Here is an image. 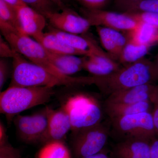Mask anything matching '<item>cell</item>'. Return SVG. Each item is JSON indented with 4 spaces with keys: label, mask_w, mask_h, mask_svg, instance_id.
Listing matches in <instances>:
<instances>
[{
    "label": "cell",
    "mask_w": 158,
    "mask_h": 158,
    "mask_svg": "<svg viewBox=\"0 0 158 158\" xmlns=\"http://www.w3.org/2000/svg\"><path fill=\"white\" fill-rule=\"evenodd\" d=\"M129 1H139V0H129Z\"/></svg>",
    "instance_id": "obj_40"
},
{
    "label": "cell",
    "mask_w": 158,
    "mask_h": 158,
    "mask_svg": "<svg viewBox=\"0 0 158 158\" xmlns=\"http://www.w3.org/2000/svg\"><path fill=\"white\" fill-rule=\"evenodd\" d=\"M8 141L6 130L5 125L2 121L0 123V144Z\"/></svg>",
    "instance_id": "obj_34"
},
{
    "label": "cell",
    "mask_w": 158,
    "mask_h": 158,
    "mask_svg": "<svg viewBox=\"0 0 158 158\" xmlns=\"http://www.w3.org/2000/svg\"><path fill=\"white\" fill-rule=\"evenodd\" d=\"M0 27L12 28L21 33L16 8L3 0H0Z\"/></svg>",
    "instance_id": "obj_25"
},
{
    "label": "cell",
    "mask_w": 158,
    "mask_h": 158,
    "mask_svg": "<svg viewBox=\"0 0 158 158\" xmlns=\"http://www.w3.org/2000/svg\"><path fill=\"white\" fill-rule=\"evenodd\" d=\"M151 46L148 44H139L128 39L118 61L124 66L137 62L144 58Z\"/></svg>",
    "instance_id": "obj_21"
},
{
    "label": "cell",
    "mask_w": 158,
    "mask_h": 158,
    "mask_svg": "<svg viewBox=\"0 0 158 158\" xmlns=\"http://www.w3.org/2000/svg\"><path fill=\"white\" fill-rule=\"evenodd\" d=\"M57 4L61 7L62 9L65 7H67V6L69 4L70 0H55Z\"/></svg>",
    "instance_id": "obj_38"
},
{
    "label": "cell",
    "mask_w": 158,
    "mask_h": 158,
    "mask_svg": "<svg viewBox=\"0 0 158 158\" xmlns=\"http://www.w3.org/2000/svg\"><path fill=\"white\" fill-rule=\"evenodd\" d=\"M150 141L127 138L116 144L113 149L116 158H150Z\"/></svg>",
    "instance_id": "obj_15"
},
{
    "label": "cell",
    "mask_w": 158,
    "mask_h": 158,
    "mask_svg": "<svg viewBox=\"0 0 158 158\" xmlns=\"http://www.w3.org/2000/svg\"><path fill=\"white\" fill-rule=\"evenodd\" d=\"M115 5L123 12L141 11L158 14V0H115Z\"/></svg>",
    "instance_id": "obj_22"
},
{
    "label": "cell",
    "mask_w": 158,
    "mask_h": 158,
    "mask_svg": "<svg viewBox=\"0 0 158 158\" xmlns=\"http://www.w3.org/2000/svg\"><path fill=\"white\" fill-rule=\"evenodd\" d=\"M150 103L149 101L135 103L106 102V111L113 119L137 113L149 112Z\"/></svg>",
    "instance_id": "obj_20"
},
{
    "label": "cell",
    "mask_w": 158,
    "mask_h": 158,
    "mask_svg": "<svg viewBox=\"0 0 158 158\" xmlns=\"http://www.w3.org/2000/svg\"><path fill=\"white\" fill-rule=\"evenodd\" d=\"M62 106L70 118L72 135L101 123L100 106L96 99L90 95L85 94L72 95Z\"/></svg>",
    "instance_id": "obj_4"
},
{
    "label": "cell",
    "mask_w": 158,
    "mask_h": 158,
    "mask_svg": "<svg viewBox=\"0 0 158 158\" xmlns=\"http://www.w3.org/2000/svg\"><path fill=\"white\" fill-rule=\"evenodd\" d=\"M47 107V128L40 143L44 144L50 141H64L69 132L71 131V123L69 116L62 106L56 110L49 107Z\"/></svg>",
    "instance_id": "obj_11"
},
{
    "label": "cell",
    "mask_w": 158,
    "mask_h": 158,
    "mask_svg": "<svg viewBox=\"0 0 158 158\" xmlns=\"http://www.w3.org/2000/svg\"><path fill=\"white\" fill-rule=\"evenodd\" d=\"M3 1L15 8H17L19 6L24 4L21 0H3Z\"/></svg>",
    "instance_id": "obj_36"
},
{
    "label": "cell",
    "mask_w": 158,
    "mask_h": 158,
    "mask_svg": "<svg viewBox=\"0 0 158 158\" xmlns=\"http://www.w3.org/2000/svg\"><path fill=\"white\" fill-rule=\"evenodd\" d=\"M83 158H110V157L106 153L102 151L96 154L88 156Z\"/></svg>",
    "instance_id": "obj_37"
},
{
    "label": "cell",
    "mask_w": 158,
    "mask_h": 158,
    "mask_svg": "<svg viewBox=\"0 0 158 158\" xmlns=\"http://www.w3.org/2000/svg\"><path fill=\"white\" fill-rule=\"evenodd\" d=\"M54 88L49 87H9L0 94V112L8 124L20 113L45 104L54 95Z\"/></svg>",
    "instance_id": "obj_3"
},
{
    "label": "cell",
    "mask_w": 158,
    "mask_h": 158,
    "mask_svg": "<svg viewBox=\"0 0 158 158\" xmlns=\"http://www.w3.org/2000/svg\"><path fill=\"white\" fill-rule=\"evenodd\" d=\"M37 158H71V154L64 141H52L44 144Z\"/></svg>",
    "instance_id": "obj_24"
},
{
    "label": "cell",
    "mask_w": 158,
    "mask_h": 158,
    "mask_svg": "<svg viewBox=\"0 0 158 158\" xmlns=\"http://www.w3.org/2000/svg\"><path fill=\"white\" fill-rule=\"evenodd\" d=\"M46 18L51 27L71 34H86L91 27L88 20L69 7L48 15Z\"/></svg>",
    "instance_id": "obj_10"
},
{
    "label": "cell",
    "mask_w": 158,
    "mask_h": 158,
    "mask_svg": "<svg viewBox=\"0 0 158 158\" xmlns=\"http://www.w3.org/2000/svg\"><path fill=\"white\" fill-rule=\"evenodd\" d=\"M155 86L152 83H148L115 92L109 95L106 102L135 103L150 101V98Z\"/></svg>",
    "instance_id": "obj_16"
},
{
    "label": "cell",
    "mask_w": 158,
    "mask_h": 158,
    "mask_svg": "<svg viewBox=\"0 0 158 158\" xmlns=\"http://www.w3.org/2000/svg\"><path fill=\"white\" fill-rule=\"evenodd\" d=\"M94 77V85L108 96L115 92L155 81L152 61L144 58L121 67L109 75Z\"/></svg>",
    "instance_id": "obj_2"
},
{
    "label": "cell",
    "mask_w": 158,
    "mask_h": 158,
    "mask_svg": "<svg viewBox=\"0 0 158 158\" xmlns=\"http://www.w3.org/2000/svg\"><path fill=\"white\" fill-rule=\"evenodd\" d=\"M10 68L8 61L5 58L0 60V90L3 88L9 77Z\"/></svg>",
    "instance_id": "obj_30"
},
{
    "label": "cell",
    "mask_w": 158,
    "mask_h": 158,
    "mask_svg": "<svg viewBox=\"0 0 158 158\" xmlns=\"http://www.w3.org/2000/svg\"><path fill=\"white\" fill-rule=\"evenodd\" d=\"M48 28V31L55 34L68 45L85 53L86 56L92 55L100 56L109 55L101 48L94 39L87 34L80 35L66 33L57 30L50 26Z\"/></svg>",
    "instance_id": "obj_13"
},
{
    "label": "cell",
    "mask_w": 158,
    "mask_h": 158,
    "mask_svg": "<svg viewBox=\"0 0 158 158\" xmlns=\"http://www.w3.org/2000/svg\"><path fill=\"white\" fill-rule=\"evenodd\" d=\"M0 158H22L19 152L10 144L0 147Z\"/></svg>",
    "instance_id": "obj_31"
},
{
    "label": "cell",
    "mask_w": 158,
    "mask_h": 158,
    "mask_svg": "<svg viewBox=\"0 0 158 158\" xmlns=\"http://www.w3.org/2000/svg\"><path fill=\"white\" fill-rule=\"evenodd\" d=\"M34 39L39 43L45 49L51 52L86 56L85 53L68 45L49 31L44 32Z\"/></svg>",
    "instance_id": "obj_19"
},
{
    "label": "cell",
    "mask_w": 158,
    "mask_h": 158,
    "mask_svg": "<svg viewBox=\"0 0 158 158\" xmlns=\"http://www.w3.org/2000/svg\"><path fill=\"white\" fill-rule=\"evenodd\" d=\"M138 23H144L158 29V14L149 12H123Z\"/></svg>",
    "instance_id": "obj_27"
},
{
    "label": "cell",
    "mask_w": 158,
    "mask_h": 158,
    "mask_svg": "<svg viewBox=\"0 0 158 158\" xmlns=\"http://www.w3.org/2000/svg\"><path fill=\"white\" fill-rule=\"evenodd\" d=\"M72 147L74 155L83 158L101 152L108 138V130L101 123L80 130L73 135Z\"/></svg>",
    "instance_id": "obj_7"
},
{
    "label": "cell",
    "mask_w": 158,
    "mask_h": 158,
    "mask_svg": "<svg viewBox=\"0 0 158 158\" xmlns=\"http://www.w3.org/2000/svg\"><path fill=\"white\" fill-rule=\"evenodd\" d=\"M15 51L5 38H0V56L2 58H12Z\"/></svg>",
    "instance_id": "obj_32"
},
{
    "label": "cell",
    "mask_w": 158,
    "mask_h": 158,
    "mask_svg": "<svg viewBox=\"0 0 158 158\" xmlns=\"http://www.w3.org/2000/svg\"><path fill=\"white\" fill-rule=\"evenodd\" d=\"M120 68V65L109 55H92L87 56L84 65V69L96 77L109 75Z\"/></svg>",
    "instance_id": "obj_18"
},
{
    "label": "cell",
    "mask_w": 158,
    "mask_h": 158,
    "mask_svg": "<svg viewBox=\"0 0 158 158\" xmlns=\"http://www.w3.org/2000/svg\"><path fill=\"white\" fill-rule=\"evenodd\" d=\"M12 69L9 87L74 86L94 85V77H61L27 60L15 52L12 58Z\"/></svg>",
    "instance_id": "obj_1"
},
{
    "label": "cell",
    "mask_w": 158,
    "mask_h": 158,
    "mask_svg": "<svg viewBox=\"0 0 158 158\" xmlns=\"http://www.w3.org/2000/svg\"><path fill=\"white\" fill-rule=\"evenodd\" d=\"M113 119L114 127L127 138L150 141L157 136L152 113L143 112Z\"/></svg>",
    "instance_id": "obj_6"
},
{
    "label": "cell",
    "mask_w": 158,
    "mask_h": 158,
    "mask_svg": "<svg viewBox=\"0 0 158 158\" xmlns=\"http://www.w3.org/2000/svg\"><path fill=\"white\" fill-rule=\"evenodd\" d=\"M150 102L153 105V110L152 113L158 136V85L155 86L150 98Z\"/></svg>",
    "instance_id": "obj_29"
},
{
    "label": "cell",
    "mask_w": 158,
    "mask_h": 158,
    "mask_svg": "<svg viewBox=\"0 0 158 158\" xmlns=\"http://www.w3.org/2000/svg\"><path fill=\"white\" fill-rule=\"evenodd\" d=\"M29 6L46 17L48 15L62 10L55 0H21Z\"/></svg>",
    "instance_id": "obj_26"
},
{
    "label": "cell",
    "mask_w": 158,
    "mask_h": 158,
    "mask_svg": "<svg viewBox=\"0 0 158 158\" xmlns=\"http://www.w3.org/2000/svg\"><path fill=\"white\" fill-rule=\"evenodd\" d=\"M83 8L91 10H101L106 7L110 0H77Z\"/></svg>",
    "instance_id": "obj_28"
},
{
    "label": "cell",
    "mask_w": 158,
    "mask_h": 158,
    "mask_svg": "<svg viewBox=\"0 0 158 158\" xmlns=\"http://www.w3.org/2000/svg\"><path fill=\"white\" fill-rule=\"evenodd\" d=\"M2 36L14 50L31 62L61 77H67L61 73L51 62L46 50L34 38L16 30L1 31Z\"/></svg>",
    "instance_id": "obj_5"
},
{
    "label": "cell",
    "mask_w": 158,
    "mask_h": 158,
    "mask_svg": "<svg viewBox=\"0 0 158 158\" xmlns=\"http://www.w3.org/2000/svg\"><path fill=\"white\" fill-rule=\"evenodd\" d=\"M128 39L141 44L153 45L155 40L158 34V29L152 26L139 23L135 30L127 32Z\"/></svg>",
    "instance_id": "obj_23"
},
{
    "label": "cell",
    "mask_w": 158,
    "mask_h": 158,
    "mask_svg": "<svg viewBox=\"0 0 158 158\" xmlns=\"http://www.w3.org/2000/svg\"><path fill=\"white\" fill-rule=\"evenodd\" d=\"M20 139L26 143H40L46 131L48 110L46 107L31 115L19 114L13 120Z\"/></svg>",
    "instance_id": "obj_8"
},
{
    "label": "cell",
    "mask_w": 158,
    "mask_h": 158,
    "mask_svg": "<svg viewBox=\"0 0 158 158\" xmlns=\"http://www.w3.org/2000/svg\"><path fill=\"white\" fill-rule=\"evenodd\" d=\"M21 33L35 39L44 32L46 18L23 4L16 8Z\"/></svg>",
    "instance_id": "obj_12"
},
{
    "label": "cell",
    "mask_w": 158,
    "mask_h": 158,
    "mask_svg": "<svg viewBox=\"0 0 158 158\" xmlns=\"http://www.w3.org/2000/svg\"><path fill=\"white\" fill-rule=\"evenodd\" d=\"M150 158H158V139H155L151 143Z\"/></svg>",
    "instance_id": "obj_33"
},
{
    "label": "cell",
    "mask_w": 158,
    "mask_h": 158,
    "mask_svg": "<svg viewBox=\"0 0 158 158\" xmlns=\"http://www.w3.org/2000/svg\"><path fill=\"white\" fill-rule=\"evenodd\" d=\"M102 45L114 60L119 59L120 54L127 43V37L119 31L103 27H96Z\"/></svg>",
    "instance_id": "obj_14"
},
{
    "label": "cell",
    "mask_w": 158,
    "mask_h": 158,
    "mask_svg": "<svg viewBox=\"0 0 158 158\" xmlns=\"http://www.w3.org/2000/svg\"><path fill=\"white\" fill-rule=\"evenodd\" d=\"M152 64L155 81H158V54L154 60L152 61Z\"/></svg>",
    "instance_id": "obj_35"
},
{
    "label": "cell",
    "mask_w": 158,
    "mask_h": 158,
    "mask_svg": "<svg viewBox=\"0 0 158 158\" xmlns=\"http://www.w3.org/2000/svg\"><path fill=\"white\" fill-rule=\"evenodd\" d=\"M155 44H158V34L157 35L155 38Z\"/></svg>",
    "instance_id": "obj_39"
},
{
    "label": "cell",
    "mask_w": 158,
    "mask_h": 158,
    "mask_svg": "<svg viewBox=\"0 0 158 158\" xmlns=\"http://www.w3.org/2000/svg\"><path fill=\"white\" fill-rule=\"evenodd\" d=\"M80 12L90 23L91 27H103L116 31L129 32L138 27L139 23L123 12L118 13L101 10H91L82 8Z\"/></svg>",
    "instance_id": "obj_9"
},
{
    "label": "cell",
    "mask_w": 158,
    "mask_h": 158,
    "mask_svg": "<svg viewBox=\"0 0 158 158\" xmlns=\"http://www.w3.org/2000/svg\"><path fill=\"white\" fill-rule=\"evenodd\" d=\"M46 51L53 65L65 76H71L84 69L87 56L81 57L76 55L56 54Z\"/></svg>",
    "instance_id": "obj_17"
}]
</instances>
